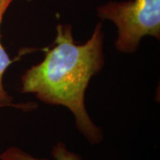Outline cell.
Listing matches in <instances>:
<instances>
[{"label": "cell", "mask_w": 160, "mask_h": 160, "mask_svg": "<svg viewBox=\"0 0 160 160\" xmlns=\"http://www.w3.org/2000/svg\"><path fill=\"white\" fill-rule=\"evenodd\" d=\"M103 33L98 24L89 40L77 45L70 25H58L54 45L41 62L22 76L21 92L34 93L40 101L63 105L73 113L77 128L91 144L102 140V133L89 117L85 93L90 80L104 65Z\"/></svg>", "instance_id": "cell-1"}, {"label": "cell", "mask_w": 160, "mask_h": 160, "mask_svg": "<svg viewBox=\"0 0 160 160\" xmlns=\"http://www.w3.org/2000/svg\"><path fill=\"white\" fill-rule=\"evenodd\" d=\"M102 19H110L118 28L117 50L133 53L145 36L159 39L160 0H131L111 2L98 8Z\"/></svg>", "instance_id": "cell-2"}, {"label": "cell", "mask_w": 160, "mask_h": 160, "mask_svg": "<svg viewBox=\"0 0 160 160\" xmlns=\"http://www.w3.org/2000/svg\"><path fill=\"white\" fill-rule=\"evenodd\" d=\"M51 154L55 160H82L79 155L69 151L62 142H58L53 148ZM1 160H48L38 159L17 147H11L0 154Z\"/></svg>", "instance_id": "cell-3"}, {"label": "cell", "mask_w": 160, "mask_h": 160, "mask_svg": "<svg viewBox=\"0 0 160 160\" xmlns=\"http://www.w3.org/2000/svg\"><path fill=\"white\" fill-rule=\"evenodd\" d=\"M7 8H4L0 11V28L2 22L4 13ZM13 62V60L10 59L8 54L4 48L3 45L1 43V36H0V102L5 104L8 106L14 107L19 109H22L25 111H28L37 108L35 103L28 102L21 104H14L12 102V97L5 91L3 85V77L5 74L6 70L8 68L10 65Z\"/></svg>", "instance_id": "cell-4"}, {"label": "cell", "mask_w": 160, "mask_h": 160, "mask_svg": "<svg viewBox=\"0 0 160 160\" xmlns=\"http://www.w3.org/2000/svg\"><path fill=\"white\" fill-rule=\"evenodd\" d=\"M13 0H0V11L4 8H8Z\"/></svg>", "instance_id": "cell-5"}, {"label": "cell", "mask_w": 160, "mask_h": 160, "mask_svg": "<svg viewBox=\"0 0 160 160\" xmlns=\"http://www.w3.org/2000/svg\"><path fill=\"white\" fill-rule=\"evenodd\" d=\"M3 107H8V106L7 105H5V104L0 102V108H3Z\"/></svg>", "instance_id": "cell-6"}]
</instances>
